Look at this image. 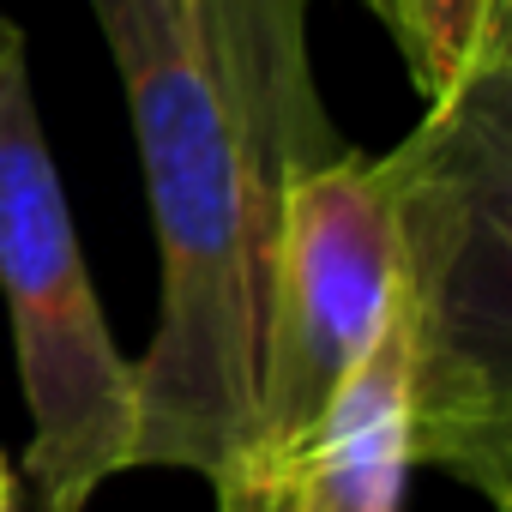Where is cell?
<instances>
[{
  "instance_id": "obj_1",
  "label": "cell",
  "mask_w": 512,
  "mask_h": 512,
  "mask_svg": "<svg viewBox=\"0 0 512 512\" xmlns=\"http://www.w3.org/2000/svg\"><path fill=\"white\" fill-rule=\"evenodd\" d=\"M91 19L133 109L163 266L157 332L133 362V470L175 464L217 488L253 464V356L278 205L175 7L91 0Z\"/></svg>"
},
{
  "instance_id": "obj_2",
  "label": "cell",
  "mask_w": 512,
  "mask_h": 512,
  "mask_svg": "<svg viewBox=\"0 0 512 512\" xmlns=\"http://www.w3.org/2000/svg\"><path fill=\"white\" fill-rule=\"evenodd\" d=\"M386 169L410 464L512 512V19L428 97Z\"/></svg>"
},
{
  "instance_id": "obj_3",
  "label": "cell",
  "mask_w": 512,
  "mask_h": 512,
  "mask_svg": "<svg viewBox=\"0 0 512 512\" xmlns=\"http://www.w3.org/2000/svg\"><path fill=\"white\" fill-rule=\"evenodd\" d=\"M0 296L31 410V488L43 512H85L133 470V362L97 308L25 49L0 61Z\"/></svg>"
},
{
  "instance_id": "obj_4",
  "label": "cell",
  "mask_w": 512,
  "mask_h": 512,
  "mask_svg": "<svg viewBox=\"0 0 512 512\" xmlns=\"http://www.w3.org/2000/svg\"><path fill=\"white\" fill-rule=\"evenodd\" d=\"M392 169L332 151L278 187L260 356H253V464L284 470L338 386L392 320ZM241 470V476H247Z\"/></svg>"
},
{
  "instance_id": "obj_5",
  "label": "cell",
  "mask_w": 512,
  "mask_h": 512,
  "mask_svg": "<svg viewBox=\"0 0 512 512\" xmlns=\"http://www.w3.org/2000/svg\"><path fill=\"white\" fill-rule=\"evenodd\" d=\"M163 7H175L205 49L260 187L278 205V187L302 163L338 151L302 55V0H163Z\"/></svg>"
},
{
  "instance_id": "obj_6",
  "label": "cell",
  "mask_w": 512,
  "mask_h": 512,
  "mask_svg": "<svg viewBox=\"0 0 512 512\" xmlns=\"http://www.w3.org/2000/svg\"><path fill=\"white\" fill-rule=\"evenodd\" d=\"M296 512H398L410 476V404H404V344L386 320L380 344L338 386L314 434L278 470Z\"/></svg>"
},
{
  "instance_id": "obj_7",
  "label": "cell",
  "mask_w": 512,
  "mask_h": 512,
  "mask_svg": "<svg viewBox=\"0 0 512 512\" xmlns=\"http://www.w3.org/2000/svg\"><path fill=\"white\" fill-rule=\"evenodd\" d=\"M512 19V0H398V49L410 61V79L422 97H440L476 43Z\"/></svg>"
},
{
  "instance_id": "obj_8",
  "label": "cell",
  "mask_w": 512,
  "mask_h": 512,
  "mask_svg": "<svg viewBox=\"0 0 512 512\" xmlns=\"http://www.w3.org/2000/svg\"><path fill=\"white\" fill-rule=\"evenodd\" d=\"M217 512H296V500L278 470H247L217 482Z\"/></svg>"
},
{
  "instance_id": "obj_9",
  "label": "cell",
  "mask_w": 512,
  "mask_h": 512,
  "mask_svg": "<svg viewBox=\"0 0 512 512\" xmlns=\"http://www.w3.org/2000/svg\"><path fill=\"white\" fill-rule=\"evenodd\" d=\"M362 7H368V13H374L386 31H398V0H362Z\"/></svg>"
},
{
  "instance_id": "obj_10",
  "label": "cell",
  "mask_w": 512,
  "mask_h": 512,
  "mask_svg": "<svg viewBox=\"0 0 512 512\" xmlns=\"http://www.w3.org/2000/svg\"><path fill=\"white\" fill-rule=\"evenodd\" d=\"M13 494H19V482H13L7 458H0V512H13Z\"/></svg>"
},
{
  "instance_id": "obj_11",
  "label": "cell",
  "mask_w": 512,
  "mask_h": 512,
  "mask_svg": "<svg viewBox=\"0 0 512 512\" xmlns=\"http://www.w3.org/2000/svg\"><path fill=\"white\" fill-rule=\"evenodd\" d=\"M19 49H25V43H19V31H13L7 19H0V61H7V55H19Z\"/></svg>"
}]
</instances>
